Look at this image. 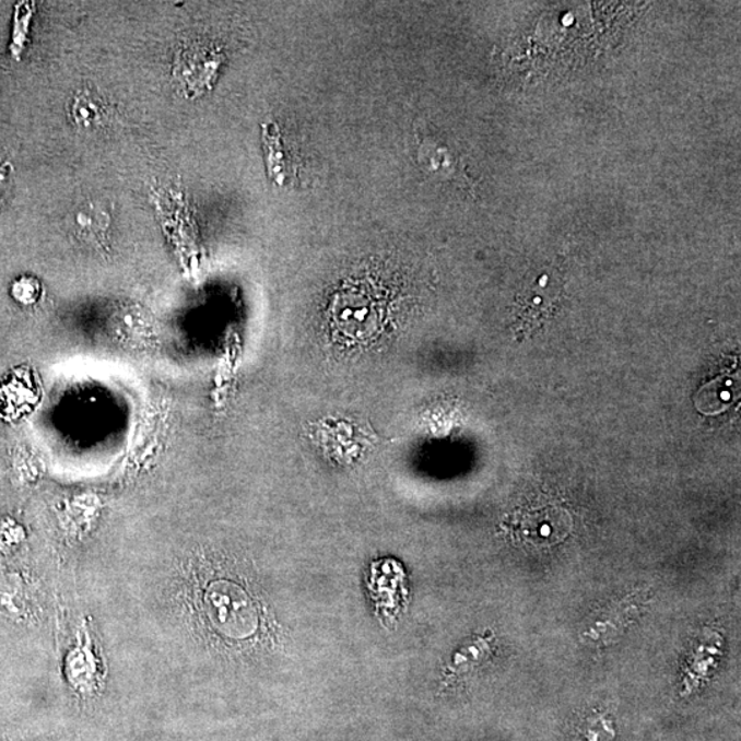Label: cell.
Segmentation results:
<instances>
[{
	"mask_svg": "<svg viewBox=\"0 0 741 741\" xmlns=\"http://www.w3.org/2000/svg\"><path fill=\"white\" fill-rule=\"evenodd\" d=\"M203 610L220 633L231 638H246L257 630L259 615L250 596L233 581H216L203 595Z\"/></svg>",
	"mask_w": 741,
	"mask_h": 741,
	"instance_id": "obj_1",
	"label": "cell"
},
{
	"mask_svg": "<svg viewBox=\"0 0 741 741\" xmlns=\"http://www.w3.org/2000/svg\"><path fill=\"white\" fill-rule=\"evenodd\" d=\"M216 67V57L207 51V48L197 46L183 48L176 57L174 77L176 82H179L181 91L195 95L202 87L205 89Z\"/></svg>",
	"mask_w": 741,
	"mask_h": 741,
	"instance_id": "obj_2",
	"label": "cell"
},
{
	"mask_svg": "<svg viewBox=\"0 0 741 741\" xmlns=\"http://www.w3.org/2000/svg\"><path fill=\"white\" fill-rule=\"evenodd\" d=\"M732 385V380L725 379V383H721V378L706 385L696 396L697 410L706 415H718L727 410L733 399L732 391L729 390Z\"/></svg>",
	"mask_w": 741,
	"mask_h": 741,
	"instance_id": "obj_3",
	"label": "cell"
},
{
	"mask_svg": "<svg viewBox=\"0 0 741 741\" xmlns=\"http://www.w3.org/2000/svg\"><path fill=\"white\" fill-rule=\"evenodd\" d=\"M69 115L74 126L82 128H94L104 122L106 110L102 102L96 99L93 94L78 93L73 96Z\"/></svg>",
	"mask_w": 741,
	"mask_h": 741,
	"instance_id": "obj_4",
	"label": "cell"
},
{
	"mask_svg": "<svg viewBox=\"0 0 741 741\" xmlns=\"http://www.w3.org/2000/svg\"><path fill=\"white\" fill-rule=\"evenodd\" d=\"M77 227L80 234L89 238L102 239L109 227V214L105 209L90 203V205L80 209L77 216Z\"/></svg>",
	"mask_w": 741,
	"mask_h": 741,
	"instance_id": "obj_5",
	"label": "cell"
},
{
	"mask_svg": "<svg viewBox=\"0 0 741 741\" xmlns=\"http://www.w3.org/2000/svg\"><path fill=\"white\" fill-rule=\"evenodd\" d=\"M615 739L614 724L603 714L592 716L579 728L576 741H612Z\"/></svg>",
	"mask_w": 741,
	"mask_h": 741,
	"instance_id": "obj_6",
	"label": "cell"
},
{
	"mask_svg": "<svg viewBox=\"0 0 741 741\" xmlns=\"http://www.w3.org/2000/svg\"><path fill=\"white\" fill-rule=\"evenodd\" d=\"M116 332L124 338H136L133 336H146L148 324L142 314L137 309H124L116 315Z\"/></svg>",
	"mask_w": 741,
	"mask_h": 741,
	"instance_id": "obj_7",
	"label": "cell"
},
{
	"mask_svg": "<svg viewBox=\"0 0 741 741\" xmlns=\"http://www.w3.org/2000/svg\"><path fill=\"white\" fill-rule=\"evenodd\" d=\"M12 295L20 304L34 305L42 295L40 282L36 278L26 275L15 279L12 284Z\"/></svg>",
	"mask_w": 741,
	"mask_h": 741,
	"instance_id": "obj_8",
	"label": "cell"
},
{
	"mask_svg": "<svg viewBox=\"0 0 741 741\" xmlns=\"http://www.w3.org/2000/svg\"><path fill=\"white\" fill-rule=\"evenodd\" d=\"M14 174V166L9 158H0V205L7 200L10 185H12V177Z\"/></svg>",
	"mask_w": 741,
	"mask_h": 741,
	"instance_id": "obj_9",
	"label": "cell"
},
{
	"mask_svg": "<svg viewBox=\"0 0 741 741\" xmlns=\"http://www.w3.org/2000/svg\"><path fill=\"white\" fill-rule=\"evenodd\" d=\"M546 279H548L546 277H542V279H541V281H540V286H542V287L545 286V284H546Z\"/></svg>",
	"mask_w": 741,
	"mask_h": 741,
	"instance_id": "obj_10",
	"label": "cell"
},
{
	"mask_svg": "<svg viewBox=\"0 0 741 741\" xmlns=\"http://www.w3.org/2000/svg\"><path fill=\"white\" fill-rule=\"evenodd\" d=\"M534 303H536V304H540V303H541V298H534Z\"/></svg>",
	"mask_w": 741,
	"mask_h": 741,
	"instance_id": "obj_11",
	"label": "cell"
}]
</instances>
